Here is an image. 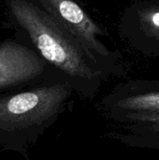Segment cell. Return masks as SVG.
<instances>
[{
	"mask_svg": "<svg viewBox=\"0 0 159 160\" xmlns=\"http://www.w3.org/2000/svg\"><path fill=\"white\" fill-rule=\"evenodd\" d=\"M53 81L67 82L22 37L0 42V96Z\"/></svg>",
	"mask_w": 159,
	"mask_h": 160,
	"instance_id": "cell-5",
	"label": "cell"
},
{
	"mask_svg": "<svg viewBox=\"0 0 159 160\" xmlns=\"http://www.w3.org/2000/svg\"><path fill=\"white\" fill-rule=\"evenodd\" d=\"M16 34L68 82L75 93L92 99L111 78L92 54L34 0H4Z\"/></svg>",
	"mask_w": 159,
	"mask_h": 160,
	"instance_id": "cell-1",
	"label": "cell"
},
{
	"mask_svg": "<svg viewBox=\"0 0 159 160\" xmlns=\"http://www.w3.org/2000/svg\"><path fill=\"white\" fill-rule=\"evenodd\" d=\"M101 106L118 125L114 139L130 147L159 151V80L122 82L102 99Z\"/></svg>",
	"mask_w": 159,
	"mask_h": 160,
	"instance_id": "cell-3",
	"label": "cell"
},
{
	"mask_svg": "<svg viewBox=\"0 0 159 160\" xmlns=\"http://www.w3.org/2000/svg\"><path fill=\"white\" fill-rule=\"evenodd\" d=\"M118 28L120 38L131 49L159 58V0H138L127 7Z\"/></svg>",
	"mask_w": 159,
	"mask_h": 160,
	"instance_id": "cell-6",
	"label": "cell"
},
{
	"mask_svg": "<svg viewBox=\"0 0 159 160\" xmlns=\"http://www.w3.org/2000/svg\"><path fill=\"white\" fill-rule=\"evenodd\" d=\"M34 1L75 38L110 77L124 75L121 52L110 49L102 41L109 38L108 33L89 15L80 0Z\"/></svg>",
	"mask_w": 159,
	"mask_h": 160,
	"instance_id": "cell-4",
	"label": "cell"
},
{
	"mask_svg": "<svg viewBox=\"0 0 159 160\" xmlns=\"http://www.w3.org/2000/svg\"><path fill=\"white\" fill-rule=\"evenodd\" d=\"M74 90L66 81L36 84L0 96V147L25 155L68 108Z\"/></svg>",
	"mask_w": 159,
	"mask_h": 160,
	"instance_id": "cell-2",
	"label": "cell"
}]
</instances>
